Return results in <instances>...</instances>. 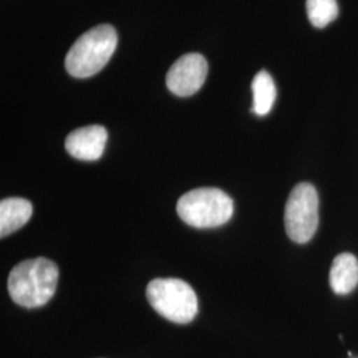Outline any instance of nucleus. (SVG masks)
<instances>
[{"label": "nucleus", "instance_id": "6e6552de", "mask_svg": "<svg viewBox=\"0 0 358 358\" xmlns=\"http://www.w3.org/2000/svg\"><path fill=\"white\" fill-rule=\"evenodd\" d=\"M329 282L334 294H350L358 284L357 257L348 252L336 256L329 272Z\"/></svg>", "mask_w": 358, "mask_h": 358}, {"label": "nucleus", "instance_id": "f257e3e1", "mask_svg": "<svg viewBox=\"0 0 358 358\" xmlns=\"http://www.w3.org/2000/svg\"><path fill=\"white\" fill-rule=\"evenodd\" d=\"M59 267L45 257L28 259L13 267L8 278V294L24 308L45 306L56 292Z\"/></svg>", "mask_w": 358, "mask_h": 358}, {"label": "nucleus", "instance_id": "1a4fd4ad", "mask_svg": "<svg viewBox=\"0 0 358 358\" xmlns=\"http://www.w3.org/2000/svg\"><path fill=\"white\" fill-rule=\"evenodd\" d=\"M32 205L23 198H7L0 202V236L22 229L32 217Z\"/></svg>", "mask_w": 358, "mask_h": 358}, {"label": "nucleus", "instance_id": "39448f33", "mask_svg": "<svg viewBox=\"0 0 358 358\" xmlns=\"http://www.w3.org/2000/svg\"><path fill=\"white\" fill-rule=\"evenodd\" d=\"M285 231L294 243H308L319 226V195L307 182L294 186L285 205Z\"/></svg>", "mask_w": 358, "mask_h": 358}, {"label": "nucleus", "instance_id": "20e7f679", "mask_svg": "<svg viewBox=\"0 0 358 358\" xmlns=\"http://www.w3.org/2000/svg\"><path fill=\"white\" fill-rule=\"evenodd\" d=\"M146 297L155 312L176 324L192 322L198 313L196 294L180 279H154L146 288Z\"/></svg>", "mask_w": 358, "mask_h": 358}, {"label": "nucleus", "instance_id": "7ed1b4c3", "mask_svg": "<svg viewBox=\"0 0 358 358\" xmlns=\"http://www.w3.org/2000/svg\"><path fill=\"white\" fill-rule=\"evenodd\" d=\"M179 217L196 229H214L230 220L234 202L219 189L203 187L186 192L177 205Z\"/></svg>", "mask_w": 358, "mask_h": 358}, {"label": "nucleus", "instance_id": "9d476101", "mask_svg": "<svg viewBox=\"0 0 358 358\" xmlns=\"http://www.w3.org/2000/svg\"><path fill=\"white\" fill-rule=\"evenodd\" d=\"M252 112L257 115H268L276 100V87L273 78L267 71H260L256 73L252 81Z\"/></svg>", "mask_w": 358, "mask_h": 358}, {"label": "nucleus", "instance_id": "9b49d317", "mask_svg": "<svg viewBox=\"0 0 358 358\" xmlns=\"http://www.w3.org/2000/svg\"><path fill=\"white\" fill-rule=\"evenodd\" d=\"M308 19L316 28H325L338 16L337 0H307Z\"/></svg>", "mask_w": 358, "mask_h": 358}, {"label": "nucleus", "instance_id": "0eeeda50", "mask_svg": "<svg viewBox=\"0 0 358 358\" xmlns=\"http://www.w3.org/2000/svg\"><path fill=\"white\" fill-rule=\"evenodd\" d=\"M108 141V131L100 125L73 130L65 140V149L80 161H97L101 158Z\"/></svg>", "mask_w": 358, "mask_h": 358}, {"label": "nucleus", "instance_id": "423d86ee", "mask_svg": "<svg viewBox=\"0 0 358 358\" xmlns=\"http://www.w3.org/2000/svg\"><path fill=\"white\" fill-rule=\"evenodd\" d=\"M208 64L199 53H187L171 65L166 76V85L179 97L195 94L205 84Z\"/></svg>", "mask_w": 358, "mask_h": 358}, {"label": "nucleus", "instance_id": "f03ea898", "mask_svg": "<svg viewBox=\"0 0 358 358\" xmlns=\"http://www.w3.org/2000/svg\"><path fill=\"white\" fill-rule=\"evenodd\" d=\"M117 32L109 24L87 31L77 38L65 57V68L71 76H94L109 63L117 48Z\"/></svg>", "mask_w": 358, "mask_h": 358}]
</instances>
